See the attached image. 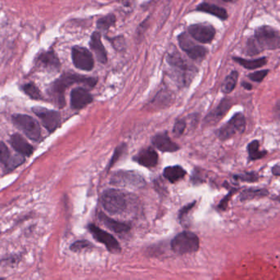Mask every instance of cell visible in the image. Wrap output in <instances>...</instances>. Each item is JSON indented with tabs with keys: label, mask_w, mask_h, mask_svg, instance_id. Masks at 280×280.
Returning <instances> with one entry per match:
<instances>
[{
	"label": "cell",
	"mask_w": 280,
	"mask_h": 280,
	"mask_svg": "<svg viewBox=\"0 0 280 280\" xmlns=\"http://www.w3.org/2000/svg\"><path fill=\"white\" fill-rule=\"evenodd\" d=\"M90 46L99 63L105 64L108 62V56H107L105 48L102 43L101 35L99 32H96L93 33L91 38H90Z\"/></svg>",
	"instance_id": "obj_17"
},
{
	"label": "cell",
	"mask_w": 280,
	"mask_h": 280,
	"mask_svg": "<svg viewBox=\"0 0 280 280\" xmlns=\"http://www.w3.org/2000/svg\"><path fill=\"white\" fill-rule=\"evenodd\" d=\"M273 200H276V201H278V202H280V196H278V197H273Z\"/></svg>",
	"instance_id": "obj_39"
},
{
	"label": "cell",
	"mask_w": 280,
	"mask_h": 280,
	"mask_svg": "<svg viewBox=\"0 0 280 280\" xmlns=\"http://www.w3.org/2000/svg\"><path fill=\"white\" fill-rule=\"evenodd\" d=\"M103 208L110 214H121L127 207V195L122 191L109 188L103 192L101 197Z\"/></svg>",
	"instance_id": "obj_3"
},
{
	"label": "cell",
	"mask_w": 280,
	"mask_h": 280,
	"mask_svg": "<svg viewBox=\"0 0 280 280\" xmlns=\"http://www.w3.org/2000/svg\"><path fill=\"white\" fill-rule=\"evenodd\" d=\"M88 229L90 230L93 237L98 242L103 243L110 252H112V253H120L121 252V248L119 242H117V240L113 236L111 235L110 233L103 230L99 227L96 226L95 224H90L88 226Z\"/></svg>",
	"instance_id": "obj_9"
},
{
	"label": "cell",
	"mask_w": 280,
	"mask_h": 280,
	"mask_svg": "<svg viewBox=\"0 0 280 280\" xmlns=\"http://www.w3.org/2000/svg\"><path fill=\"white\" fill-rule=\"evenodd\" d=\"M242 87L246 89L247 90H252V85L251 84L248 83V82H242Z\"/></svg>",
	"instance_id": "obj_38"
},
{
	"label": "cell",
	"mask_w": 280,
	"mask_h": 280,
	"mask_svg": "<svg viewBox=\"0 0 280 280\" xmlns=\"http://www.w3.org/2000/svg\"><path fill=\"white\" fill-rule=\"evenodd\" d=\"M233 59L235 61L236 63L247 70H255L257 68H262L264 66L266 65L267 63L266 58H260V59L249 60V59L235 57V58H233Z\"/></svg>",
	"instance_id": "obj_22"
},
{
	"label": "cell",
	"mask_w": 280,
	"mask_h": 280,
	"mask_svg": "<svg viewBox=\"0 0 280 280\" xmlns=\"http://www.w3.org/2000/svg\"><path fill=\"white\" fill-rule=\"evenodd\" d=\"M195 202L189 204L188 206H184V208L182 209L181 211H179V218L181 220L182 218L184 217V215H186L188 211H190L191 209L193 208Z\"/></svg>",
	"instance_id": "obj_36"
},
{
	"label": "cell",
	"mask_w": 280,
	"mask_h": 280,
	"mask_svg": "<svg viewBox=\"0 0 280 280\" xmlns=\"http://www.w3.org/2000/svg\"><path fill=\"white\" fill-rule=\"evenodd\" d=\"M70 248L72 251H83V250L93 248V244L90 243L89 241L82 240V241L75 242Z\"/></svg>",
	"instance_id": "obj_31"
},
{
	"label": "cell",
	"mask_w": 280,
	"mask_h": 280,
	"mask_svg": "<svg viewBox=\"0 0 280 280\" xmlns=\"http://www.w3.org/2000/svg\"><path fill=\"white\" fill-rule=\"evenodd\" d=\"M32 111L41 120L43 126L49 132H54L60 126L61 115L59 112L41 107H35L32 108Z\"/></svg>",
	"instance_id": "obj_10"
},
{
	"label": "cell",
	"mask_w": 280,
	"mask_h": 280,
	"mask_svg": "<svg viewBox=\"0 0 280 280\" xmlns=\"http://www.w3.org/2000/svg\"><path fill=\"white\" fill-rule=\"evenodd\" d=\"M111 184L115 186L141 188L145 185V180L141 175L135 171L120 170L112 175Z\"/></svg>",
	"instance_id": "obj_7"
},
{
	"label": "cell",
	"mask_w": 280,
	"mask_h": 280,
	"mask_svg": "<svg viewBox=\"0 0 280 280\" xmlns=\"http://www.w3.org/2000/svg\"><path fill=\"white\" fill-rule=\"evenodd\" d=\"M99 220L103 222V224H104L106 227H108V229L113 231L115 233H127L128 231L130 229V227L127 224L112 220L110 217H108V215L103 214V212L99 213Z\"/></svg>",
	"instance_id": "obj_20"
},
{
	"label": "cell",
	"mask_w": 280,
	"mask_h": 280,
	"mask_svg": "<svg viewBox=\"0 0 280 280\" xmlns=\"http://www.w3.org/2000/svg\"><path fill=\"white\" fill-rule=\"evenodd\" d=\"M134 161L144 167H154L158 161V155L152 148H144L135 156Z\"/></svg>",
	"instance_id": "obj_15"
},
{
	"label": "cell",
	"mask_w": 280,
	"mask_h": 280,
	"mask_svg": "<svg viewBox=\"0 0 280 280\" xmlns=\"http://www.w3.org/2000/svg\"><path fill=\"white\" fill-rule=\"evenodd\" d=\"M0 280H5V278H0Z\"/></svg>",
	"instance_id": "obj_41"
},
{
	"label": "cell",
	"mask_w": 280,
	"mask_h": 280,
	"mask_svg": "<svg viewBox=\"0 0 280 280\" xmlns=\"http://www.w3.org/2000/svg\"><path fill=\"white\" fill-rule=\"evenodd\" d=\"M197 10V11L202 12V13L211 14L212 16L216 17L220 20H226L228 18V14H227L225 9L219 7L217 5L208 4V3H203V4L198 5Z\"/></svg>",
	"instance_id": "obj_21"
},
{
	"label": "cell",
	"mask_w": 280,
	"mask_h": 280,
	"mask_svg": "<svg viewBox=\"0 0 280 280\" xmlns=\"http://www.w3.org/2000/svg\"><path fill=\"white\" fill-rule=\"evenodd\" d=\"M115 23H116V16L114 14H108L107 16L99 18L97 22V27L101 32H107L111 27L115 25Z\"/></svg>",
	"instance_id": "obj_27"
},
{
	"label": "cell",
	"mask_w": 280,
	"mask_h": 280,
	"mask_svg": "<svg viewBox=\"0 0 280 280\" xmlns=\"http://www.w3.org/2000/svg\"><path fill=\"white\" fill-rule=\"evenodd\" d=\"M247 152L250 161L261 159L268 153L266 151L260 150V143L258 140H253L247 145Z\"/></svg>",
	"instance_id": "obj_25"
},
{
	"label": "cell",
	"mask_w": 280,
	"mask_h": 280,
	"mask_svg": "<svg viewBox=\"0 0 280 280\" xmlns=\"http://www.w3.org/2000/svg\"><path fill=\"white\" fill-rule=\"evenodd\" d=\"M268 73H269V70H261V71H258V72L249 74L248 77L251 81L260 83L266 77Z\"/></svg>",
	"instance_id": "obj_32"
},
{
	"label": "cell",
	"mask_w": 280,
	"mask_h": 280,
	"mask_svg": "<svg viewBox=\"0 0 280 280\" xmlns=\"http://www.w3.org/2000/svg\"><path fill=\"white\" fill-rule=\"evenodd\" d=\"M82 83L93 87L96 84V80L92 77H85L78 74H64L54 82L51 87V95L58 105L63 107L65 103L64 92L67 88L74 84Z\"/></svg>",
	"instance_id": "obj_1"
},
{
	"label": "cell",
	"mask_w": 280,
	"mask_h": 280,
	"mask_svg": "<svg viewBox=\"0 0 280 280\" xmlns=\"http://www.w3.org/2000/svg\"><path fill=\"white\" fill-rule=\"evenodd\" d=\"M171 248L179 255L193 253L199 248V239L195 233L184 231L173 238Z\"/></svg>",
	"instance_id": "obj_4"
},
{
	"label": "cell",
	"mask_w": 280,
	"mask_h": 280,
	"mask_svg": "<svg viewBox=\"0 0 280 280\" xmlns=\"http://www.w3.org/2000/svg\"><path fill=\"white\" fill-rule=\"evenodd\" d=\"M234 179L236 180H240V181L254 183V182L258 181L259 175L255 172H246L240 174V175H234Z\"/></svg>",
	"instance_id": "obj_30"
},
{
	"label": "cell",
	"mask_w": 280,
	"mask_h": 280,
	"mask_svg": "<svg viewBox=\"0 0 280 280\" xmlns=\"http://www.w3.org/2000/svg\"><path fill=\"white\" fill-rule=\"evenodd\" d=\"M23 90L32 99H41L42 98L41 91L33 83L27 84V85H24Z\"/></svg>",
	"instance_id": "obj_28"
},
{
	"label": "cell",
	"mask_w": 280,
	"mask_h": 280,
	"mask_svg": "<svg viewBox=\"0 0 280 280\" xmlns=\"http://www.w3.org/2000/svg\"><path fill=\"white\" fill-rule=\"evenodd\" d=\"M185 175L186 171L179 166H168L164 170L163 172L164 177L168 179L171 183L179 181V179H181Z\"/></svg>",
	"instance_id": "obj_23"
},
{
	"label": "cell",
	"mask_w": 280,
	"mask_h": 280,
	"mask_svg": "<svg viewBox=\"0 0 280 280\" xmlns=\"http://www.w3.org/2000/svg\"><path fill=\"white\" fill-rule=\"evenodd\" d=\"M93 97L84 88H76L71 93V105L74 109H81L92 103Z\"/></svg>",
	"instance_id": "obj_13"
},
{
	"label": "cell",
	"mask_w": 280,
	"mask_h": 280,
	"mask_svg": "<svg viewBox=\"0 0 280 280\" xmlns=\"http://www.w3.org/2000/svg\"><path fill=\"white\" fill-rule=\"evenodd\" d=\"M234 192H236V189L230 191V192H229V194H228L226 197H224V199L222 200L220 203L219 204V208H220V210H225V209H226L227 206H228V202L229 201V198H230L231 195H232Z\"/></svg>",
	"instance_id": "obj_35"
},
{
	"label": "cell",
	"mask_w": 280,
	"mask_h": 280,
	"mask_svg": "<svg viewBox=\"0 0 280 280\" xmlns=\"http://www.w3.org/2000/svg\"><path fill=\"white\" fill-rule=\"evenodd\" d=\"M269 194V191L265 188H247L242 191L240 194L241 201H248L255 198L264 197Z\"/></svg>",
	"instance_id": "obj_24"
},
{
	"label": "cell",
	"mask_w": 280,
	"mask_h": 280,
	"mask_svg": "<svg viewBox=\"0 0 280 280\" xmlns=\"http://www.w3.org/2000/svg\"><path fill=\"white\" fill-rule=\"evenodd\" d=\"M11 159V155L7 146L5 145V143L0 141V162L7 167Z\"/></svg>",
	"instance_id": "obj_29"
},
{
	"label": "cell",
	"mask_w": 280,
	"mask_h": 280,
	"mask_svg": "<svg viewBox=\"0 0 280 280\" xmlns=\"http://www.w3.org/2000/svg\"><path fill=\"white\" fill-rule=\"evenodd\" d=\"M272 174L275 176H280V163L276 164L272 167Z\"/></svg>",
	"instance_id": "obj_37"
},
{
	"label": "cell",
	"mask_w": 280,
	"mask_h": 280,
	"mask_svg": "<svg viewBox=\"0 0 280 280\" xmlns=\"http://www.w3.org/2000/svg\"><path fill=\"white\" fill-rule=\"evenodd\" d=\"M225 2H231V1H233V0H224Z\"/></svg>",
	"instance_id": "obj_40"
},
{
	"label": "cell",
	"mask_w": 280,
	"mask_h": 280,
	"mask_svg": "<svg viewBox=\"0 0 280 280\" xmlns=\"http://www.w3.org/2000/svg\"><path fill=\"white\" fill-rule=\"evenodd\" d=\"M230 100L228 99H223L220 104L212 112L209 113L208 116L205 119V122L207 125H214L217 123L218 121H220L225 116L228 111L230 109Z\"/></svg>",
	"instance_id": "obj_16"
},
{
	"label": "cell",
	"mask_w": 280,
	"mask_h": 280,
	"mask_svg": "<svg viewBox=\"0 0 280 280\" xmlns=\"http://www.w3.org/2000/svg\"><path fill=\"white\" fill-rule=\"evenodd\" d=\"M238 73L237 71H233L230 74L225 78L222 84L221 90L224 94H230L234 89L238 82Z\"/></svg>",
	"instance_id": "obj_26"
},
{
	"label": "cell",
	"mask_w": 280,
	"mask_h": 280,
	"mask_svg": "<svg viewBox=\"0 0 280 280\" xmlns=\"http://www.w3.org/2000/svg\"><path fill=\"white\" fill-rule=\"evenodd\" d=\"M185 127H186L185 121H183V120H179L175 124L173 132L176 136H180L184 133Z\"/></svg>",
	"instance_id": "obj_34"
},
{
	"label": "cell",
	"mask_w": 280,
	"mask_h": 280,
	"mask_svg": "<svg viewBox=\"0 0 280 280\" xmlns=\"http://www.w3.org/2000/svg\"><path fill=\"white\" fill-rule=\"evenodd\" d=\"M178 41L182 50H184L188 54V56L193 60L202 59L207 54L206 48L196 45L192 41L189 34H187L186 32L179 35Z\"/></svg>",
	"instance_id": "obj_8"
},
{
	"label": "cell",
	"mask_w": 280,
	"mask_h": 280,
	"mask_svg": "<svg viewBox=\"0 0 280 280\" xmlns=\"http://www.w3.org/2000/svg\"><path fill=\"white\" fill-rule=\"evenodd\" d=\"M153 145L158 149V150L164 152V153H173L175 151L179 150V147L177 144L170 139V137L167 135V133H161L157 134L153 138Z\"/></svg>",
	"instance_id": "obj_14"
},
{
	"label": "cell",
	"mask_w": 280,
	"mask_h": 280,
	"mask_svg": "<svg viewBox=\"0 0 280 280\" xmlns=\"http://www.w3.org/2000/svg\"><path fill=\"white\" fill-rule=\"evenodd\" d=\"M24 161H25V158L22 156H15V157H12L7 168L9 169V170H14V168H16L17 166L23 164Z\"/></svg>",
	"instance_id": "obj_33"
},
{
	"label": "cell",
	"mask_w": 280,
	"mask_h": 280,
	"mask_svg": "<svg viewBox=\"0 0 280 280\" xmlns=\"http://www.w3.org/2000/svg\"><path fill=\"white\" fill-rule=\"evenodd\" d=\"M10 143H11L13 148L18 153H20L21 155H23V156L30 157L33 153V151H34L32 146L27 140H25V139H23V137L21 136L20 135H18V134L14 135L11 137Z\"/></svg>",
	"instance_id": "obj_19"
},
{
	"label": "cell",
	"mask_w": 280,
	"mask_h": 280,
	"mask_svg": "<svg viewBox=\"0 0 280 280\" xmlns=\"http://www.w3.org/2000/svg\"><path fill=\"white\" fill-rule=\"evenodd\" d=\"M72 62L75 67L82 71H91L94 68V58L86 48L75 46L72 51Z\"/></svg>",
	"instance_id": "obj_11"
},
{
	"label": "cell",
	"mask_w": 280,
	"mask_h": 280,
	"mask_svg": "<svg viewBox=\"0 0 280 280\" xmlns=\"http://www.w3.org/2000/svg\"><path fill=\"white\" fill-rule=\"evenodd\" d=\"M39 67L45 68L50 72H56L60 68V62L56 54L54 52H45L44 54H41L39 56L38 60Z\"/></svg>",
	"instance_id": "obj_18"
},
{
	"label": "cell",
	"mask_w": 280,
	"mask_h": 280,
	"mask_svg": "<svg viewBox=\"0 0 280 280\" xmlns=\"http://www.w3.org/2000/svg\"><path fill=\"white\" fill-rule=\"evenodd\" d=\"M258 52L278 50L280 48V33L269 26H261L255 30L252 37Z\"/></svg>",
	"instance_id": "obj_2"
},
{
	"label": "cell",
	"mask_w": 280,
	"mask_h": 280,
	"mask_svg": "<svg viewBox=\"0 0 280 280\" xmlns=\"http://www.w3.org/2000/svg\"><path fill=\"white\" fill-rule=\"evenodd\" d=\"M12 119L15 126L22 130L29 139L34 141H39L41 139V127L34 118L27 115L16 114L13 116Z\"/></svg>",
	"instance_id": "obj_5"
},
{
	"label": "cell",
	"mask_w": 280,
	"mask_h": 280,
	"mask_svg": "<svg viewBox=\"0 0 280 280\" xmlns=\"http://www.w3.org/2000/svg\"><path fill=\"white\" fill-rule=\"evenodd\" d=\"M246 130V118L242 113L234 115L225 125L216 131L218 138L224 141L237 134H242Z\"/></svg>",
	"instance_id": "obj_6"
},
{
	"label": "cell",
	"mask_w": 280,
	"mask_h": 280,
	"mask_svg": "<svg viewBox=\"0 0 280 280\" xmlns=\"http://www.w3.org/2000/svg\"><path fill=\"white\" fill-rule=\"evenodd\" d=\"M188 32L192 38L202 44L211 42L215 36V28L205 23L191 25L188 27Z\"/></svg>",
	"instance_id": "obj_12"
}]
</instances>
